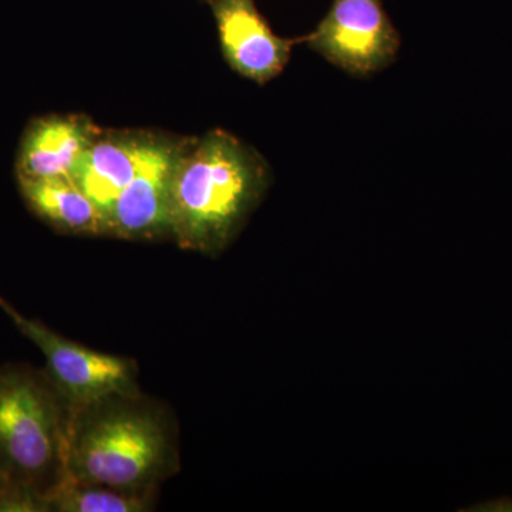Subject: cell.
<instances>
[{
	"mask_svg": "<svg viewBox=\"0 0 512 512\" xmlns=\"http://www.w3.org/2000/svg\"><path fill=\"white\" fill-rule=\"evenodd\" d=\"M491 505H494V507H503V508H501V510H512V503L507 504V503H504V501L500 505H498V504H491Z\"/></svg>",
	"mask_w": 512,
	"mask_h": 512,
	"instance_id": "7c38bea8",
	"label": "cell"
},
{
	"mask_svg": "<svg viewBox=\"0 0 512 512\" xmlns=\"http://www.w3.org/2000/svg\"><path fill=\"white\" fill-rule=\"evenodd\" d=\"M170 407L137 392L113 393L72 409L67 474L83 483L158 493L180 471Z\"/></svg>",
	"mask_w": 512,
	"mask_h": 512,
	"instance_id": "6da1fadb",
	"label": "cell"
},
{
	"mask_svg": "<svg viewBox=\"0 0 512 512\" xmlns=\"http://www.w3.org/2000/svg\"><path fill=\"white\" fill-rule=\"evenodd\" d=\"M147 134L130 131L101 133L74 171L73 180L106 217L137 173Z\"/></svg>",
	"mask_w": 512,
	"mask_h": 512,
	"instance_id": "9c48e42d",
	"label": "cell"
},
{
	"mask_svg": "<svg viewBox=\"0 0 512 512\" xmlns=\"http://www.w3.org/2000/svg\"><path fill=\"white\" fill-rule=\"evenodd\" d=\"M302 40L329 63L359 77L386 69L400 49V35L382 0H333L325 18Z\"/></svg>",
	"mask_w": 512,
	"mask_h": 512,
	"instance_id": "5b68a950",
	"label": "cell"
},
{
	"mask_svg": "<svg viewBox=\"0 0 512 512\" xmlns=\"http://www.w3.org/2000/svg\"><path fill=\"white\" fill-rule=\"evenodd\" d=\"M72 406L46 369L0 367V481L49 497L69 477Z\"/></svg>",
	"mask_w": 512,
	"mask_h": 512,
	"instance_id": "3957f363",
	"label": "cell"
},
{
	"mask_svg": "<svg viewBox=\"0 0 512 512\" xmlns=\"http://www.w3.org/2000/svg\"><path fill=\"white\" fill-rule=\"evenodd\" d=\"M0 309L45 356L46 370L72 409L113 393L137 392V365L128 357L107 355L63 338L26 318L0 296Z\"/></svg>",
	"mask_w": 512,
	"mask_h": 512,
	"instance_id": "277c9868",
	"label": "cell"
},
{
	"mask_svg": "<svg viewBox=\"0 0 512 512\" xmlns=\"http://www.w3.org/2000/svg\"><path fill=\"white\" fill-rule=\"evenodd\" d=\"M222 53L232 70L258 84L279 76L295 40L276 36L255 0H210Z\"/></svg>",
	"mask_w": 512,
	"mask_h": 512,
	"instance_id": "52a82bcc",
	"label": "cell"
},
{
	"mask_svg": "<svg viewBox=\"0 0 512 512\" xmlns=\"http://www.w3.org/2000/svg\"><path fill=\"white\" fill-rule=\"evenodd\" d=\"M157 495L67 477L47 497V508L49 512H147L156 507Z\"/></svg>",
	"mask_w": 512,
	"mask_h": 512,
	"instance_id": "8fae6325",
	"label": "cell"
},
{
	"mask_svg": "<svg viewBox=\"0 0 512 512\" xmlns=\"http://www.w3.org/2000/svg\"><path fill=\"white\" fill-rule=\"evenodd\" d=\"M185 140L147 134L137 173L107 214L109 237L156 241L171 237L175 167Z\"/></svg>",
	"mask_w": 512,
	"mask_h": 512,
	"instance_id": "8992f818",
	"label": "cell"
},
{
	"mask_svg": "<svg viewBox=\"0 0 512 512\" xmlns=\"http://www.w3.org/2000/svg\"><path fill=\"white\" fill-rule=\"evenodd\" d=\"M268 167L256 151L222 130L185 140L175 167L171 238L218 255L264 197Z\"/></svg>",
	"mask_w": 512,
	"mask_h": 512,
	"instance_id": "7a4b0ae2",
	"label": "cell"
},
{
	"mask_svg": "<svg viewBox=\"0 0 512 512\" xmlns=\"http://www.w3.org/2000/svg\"><path fill=\"white\" fill-rule=\"evenodd\" d=\"M0 483H2V481H0Z\"/></svg>",
	"mask_w": 512,
	"mask_h": 512,
	"instance_id": "4fadbf2b",
	"label": "cell"
},
{
	"mask_svg": "<svg viewBox=\"0 0 512 512\" xmlns=\"http://www.w3.org/2000/svg\"><path fill=\"white\" fill-rule=\"evenodd\" d=\"M103 131L76 114H49L30 120L16 156V178H73L84 153Z\"/></svg>",
	"mask_w": 512,
	"mask_h": 512,
	"instance_id": "ba28073f",
	"label": "cell"
},
{
	"mask_svg": "<svg viewBox=\"0 0 512 512\" xmlns=\"http://www.w3.org/2000/svg\"><path fill=\"white\" fill-rule=\"evenodd\" d=\"M32 214L67 235H109L107 217L73 178H16Z\"/></svg>",
	"mask_w": 512,
	"mask_h": 512,
	"instance_id": "30bf717a",
	"label": "cell"
}]
</instances>
